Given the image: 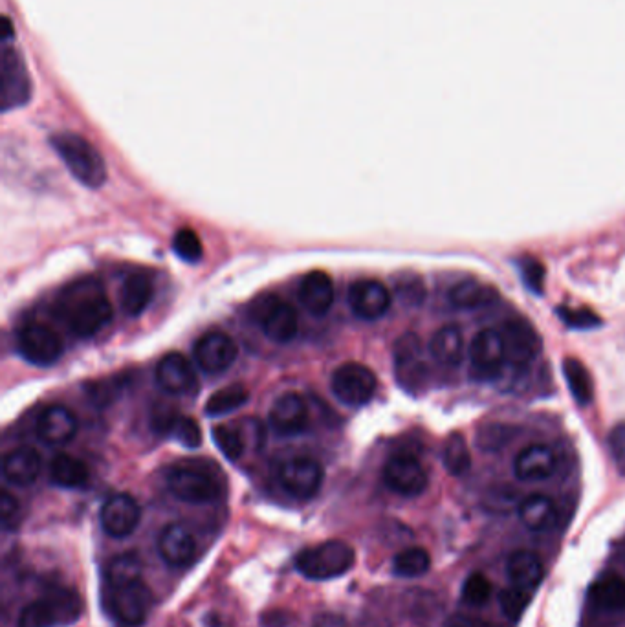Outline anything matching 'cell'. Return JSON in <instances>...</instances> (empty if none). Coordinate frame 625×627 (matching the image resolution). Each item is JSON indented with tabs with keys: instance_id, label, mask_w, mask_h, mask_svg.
Masks as SVG:
<instances>
[{
	"instance_id": "d6a6232c",
	"label": "cell",
	"mask_w": 625,
	"mask_h": 627,
	"mask_svg": "<svg viewBox=\"0 0 625 627\" xmlns=\"http://www.w3.org/2000/svg\"><path fill=\"white\" fill-rule=\"evenodd\" d=\"M87 464L72 455L61 453L50 464V479L61 488H81L88 483Z\"/></svg>"
},
{
	"instance_id": "cb8c5ba5",
	"label": "cell",
	"mask_w": 625,
	"mask_h": 627,
	"mask_svg": "<svg viewBox=\"0 0 625 627\" xmlns=\"http://www.w3.org/2000/svg\"><path fill=\"white\" fill-rule=\"evenodd\" d=\"M506 574L510 585H514L521 591L534 594L539 587V583L543 582V563L539 560L538 554L530 552V550H516L510 554V558L506 561Z\"/></svg>"
},
{
	"instance_id": "4fadbf2b",
	"label": "cell",
	"mask_w": 625,
	"mask_h": 627,
	"mask_svg": "<svg viewBox=\"0 0 625 627\" xmlns=\"http://www.w3.org/2000/svg\"><path fill=\"white\" fill-rule=\"evenodd\" d=\"M472 371L481 380L497 378L506 362L505 341L501 330L483 329L477 332L470 345Z\"/></svg>"
},
{
	"instance_id": "e0dca14e",
	"label": "cell",
	"mask_w": 625,
	"mask_h": 627,
	"mask_svg": "<svg viewBox=\"0 0 625 627\" xmlns=\"http://www.w3.org/2000/svg\"><path fill=\"white\" fill-rule=\"evenodd\" d=\"M237 343L231 336L220 330L204 334L195 345V360L206 373H222L230 369L237 360Z\"/></svg>"
},
{
	"instance_id": "277c9868",
	"label": "cell",
	"mask_w": 625,
	"mask_h": 627,
	"mask_svg": "<svg viewBox=\"0 0 625 627\" xmlns=\"http://www.w3.org/2000/svg\"><path fill=\"white\" fill-rule=\"evenodd\" d=\"M0 70H2V85H0L2 110L10 112V110L21 109L24 105H28L33 96L32 76L19 46L10 37L2 39Z\"/></svg>"
},
{
	"instance_id": "2e32d148",
	"label": "cell",
	"mask_w": 625,
	"mask_h": 627,
	"mask_svg": "<svg viewBox=\"0 0 625 627\" xmlns=\"http://www.w3.org/2000/svg\"><path fill=\"white\" fill-rule=\"evenodd\" d=\"M101 527L110 538H127L140 525L142 508L138 501L129 494H116L101 506Z\"/></svg>"
},
{
	"instance_id": "7dc6e473",
	"label": "cell",
	"mask_w": 625,
	"mask_h": 627,
	"mask_svg": "<svg viewBox=\"0 0 625 627\" xmlns=\"http://www.w3.org/2000/svg\"><path fill=\"white\" fill-rule=\"evenodd\" d=\"M153 429L156 433H173V429H175L176 422L180 420V417L176 415L175 409L173 407L167 406H158L154 409L153 413Z\"/></svg>"
},
{
	"instance_id": "f546056e",
	"label": "cell",
	"mask_w": 625,
	"mask_h": 627,
	"mask_svg": "<svg viewBox=\"0 0 625 627\" xmlns=\"http://www.w3.org/2000/svg\"><path fill=\"white\" fill-rule=\"evenodd\" d=\"M589 602L605 613L625 609V580L618 574H604L589 587Z\"/></svg>"
},
{
	"instance_id": "836d02e7",
	"label": "cell",
	"mask_w": 625,
	"mask_h": 627,
	"mask_svg": "<svg viewBox=\"0 0 625 627\" xmlns=\"http://www.w3.org/2000/svg\"><path fill=\"white\" fill-rule=\"evenodd\" d=\"M563 374L569 384L574 400L580 406H589L593 402L594 389L593 378L587 371V367L574 356H569L563 360Z\"/></svg>"
},
{
	"instance_id": "44dd1931",
	"label": "cell",
	"mask_w": 625,
	"mask_h": 627,
	"mask_svg": "<svg viewBox=\"0 0 625 627\" xmlns=\"http://www.w3.org/2000/svg\"><path fill=\"white\" fill-rule=\"evenodd\" d=\"M307 404L297 393L279 396L270 409V426L283 437H292L307 428Z\"/></svg>"
},
{
	"instance_id": "74e56055",
	"label": "cell",
	"mask_w": 625,
	"mask_h": 627,
	"mask_svg": "<svg viewBox=\"0 0 625 627\" xmlns=\"http://www.w3.org/2000/svg\"><path fill=\"white\" fill-rule=\"evenodd\" d=\"M213 440L217 444L224 457L230 461H239L246 448V440L241 429L231 426V424H220L213 428Z\"/></svg>"
},
{
	"instance_id": "f6af8a7d",
	"label": "cell",
	"mask_w": 625,
	"mask_h": 627,
	"mask_svg": "<svg viewBox=\"0 0 625 627\" xmlns=\"http://www.w3.org/2000/svg\"><path fill=\"white\" fill-rule=\"evenodd\" d=\"M396 290H398V296L402 297V301L407 305H420L426 296L422 281L415 275H406L404 281L396 285Z\"/></svg>"
},
{
	"instance_id": "52a82bcc",
	"label": "cell",
	"mask_w": 625,
	"mask_h": 627,
	"mask_svg": "<svg viewBox=\"0 0 625 627\" xmlns=\"http://www.w3.org/2000/svg\"><path fill=\"white\" fill-rule=\"evenodd\" d=\"M376 387V374L363 363H343L332 374V393L345 406H365L376 393Z\"/></svg>"
},
{
	"instance_id": "b9f144b4",
	"label": "cell",
	"mask_w": 625,
	"mask_h": 627,
	"mask_svg": "<svg viewBox=\"0 0 625 627\" xmlns=\"http://www.w3.org/2000/svg\"><path fill=\"white\" fill-rule=\"evenodd\" d=\"M173 437L184 448H198L202 444V431L195 418L180 417L173 429Z\"/></svg>"
},
{
	"instance_id": "ac0fdd59",
	"label": "cell",
	"mask_w": 625,
	"mask_h": 627,
	"mask_svg": "<svg viewBox=\"0 0 625 627\" xmlns=\"http://www.w3.org/2000/svg\"><path fill=\"white\" fill-rule=\"evenodd\" d=\"M391 292L376 279H360L349 290V305L360 319L374 321L385 316L391 307Z\"/></svg>"
},
{
	"instance_id": "ab89813d",
	"label": "cell",
	"mask_w": 625,
	"mask_h": 627,
	"mask_svg": "<svg viewBox=\"0 0 625 627\" xmlns=\"http://www.w3.org/2000/svg\"><path fill=\"white\" fill-rule=\"evenodd\" d=\"M173 250L186 263H198L204 257V246L200 237L189 228H182L173 239Z\"/></svg>"
},
{
	"instance_id": "681fc988",
	"label": "cell",
	"mask_w": 625,
	"mask_h": 627,
	"mask_svg": "<svg viewBox=\"0 0 625 627\" xmlns=\"http://www.w3.org/2000/svg\"><path fill=\"white\" fill-rule=\"evenodd\" d=\"M506 429L501 426H490L488 429H484L483 435H481V448L483 450H499L506 442Z\"/></svg>"
},
{
	"instance_id": "30bf717a",
	"label": "cell",
	"mask_w": 625,
	"mask_h": 627,
	"mask_svg": "<svg viewBox=\"0 0 625 627\" xmlns=\"http://www.w3.org/2000/svg\"><path fill=\"white\" fill-rule=\"evenodd\" d=\"M395 374L398 384L415 393L426 384L428 365L424 360V347L417 334L407 332L395 343Z\"/></svg>"
},
{
	"instance_id": "6da1fadb",
	"label": "cell",
	"mask_w": 625,
	"mask_h": 627,
	"mask_svg": "<svg viewBox=\"0 0 625 627\" xmlns=\"http://www.w3.org/2000/svg\"><path fill=\"white\" fill-rule=\"evenodd\" d=\"M59 316L68 329L79 338H90L98 334L110 319L112 305L98 281L85 279L63 290L57 301Z\"/></svg>"
},
{
	"instance_id": "f5cc1de1",
	"label": "cell",
	"mask_w": 625,
	"mask_h": 627,
	"mask_svg": "<svg viewBox=\"0 0 625 627\" xmlns=\"http://www.w3.org/2000/svg\"><path fill=\"white\" fill-rule=\"evenodd\" d=\"M622 561H624V567H625V552H624V556H622Z\"/></svg>"
},
{
	"instance_id": "c3c4849f",
	"label": "cell",
	"mask_w": 625,
	"mask_h": 627,
	"mask_svg": "<svg viewBox=\"0 0 625 627\" xmlns=\"http://www.w3.org/2000/svg\"><path fill=\"white\" fill-rule=\"evenodd\" d=\"M521 270H523V279L534 292H541L543 288V281H545V268L543 264L536 261V259H525L521 264Z\"/></svg>"
},
{
	"instance_id": "484cf974",
	"label": "cell",
	"mask_w": 625,
	"mask_h": 627,
	"mask_svg": "<svg viewBox=\"0 0 625 627\" xmlns=\"http://www.w3.org/2000/svg\"><path fill=\"white\" fill-rule=\"evenodd\" d=\"M41 455L33 448H17L10 451L2 461L4 479L13 486H30L41 475Z\"/></svg>"
},
{
	"instance_id": "603a6c76",
	"label": "cell",
	"mask_w": 625,
	"mask_h": 627,
	"mask_svg": "<svg viewBox=\"0 0 625 627\" xmlns=\"http://www.w3.org/2000/svg\"><path fill=\"white\" fill-rule=\"evenodd\" d=\"M76 433L77 418L68 407L48 406L37 418V437L50 446L70 442Z\"/></svg>"
},
{
	"instance_id": "4316f807",
	"label": "cell",
	"mask_w": 625,
	"mask_h": 627,
	"mask_svg": "<svg viewBox=\"0 0 625 627\" xmlns=\"http://www.w3.org/2000/svg\"><path fill=\"white\" fill-rule=\"evenodd\" d=\"M521 523L532 532H547L558 521V508L547 495H528L517 508Z\"/></svg>"
},
{
	"instance_id": "7bdbcfd3",
	"label": "cell",
	"mask_w": 625,
	"mask_h": 627,
	"mask_svg": "<svg viewBox=\"0 0 625 627\" xmlns=\"http://www.w3.org/2000/svg\"><path fill=\"white\" fill-rule=\"evenodd\" d=\"M558 316L574 329H591V327H596L602 323L600 318L591 310H574V308L561 307L558 308Z\"/></svg>"
},
{
	"instance_id": "f1b7e54d",
	"label": "cell",
	"mask_w": 625,
	"mask_h": 627,
	"mask_svg": "<svg viewBox=\"0 0 625 627\" xmlns=\"http://www.w3.org/2000/svg\"><path fill=\"white\" fill-rule=\"evenodd\" d=\"M154 296L153 281L149 275L134 272L125 277L121 285V308L127 316L138 318L151 305Z\"/></svg>"
},
{
	"instance_id": "60d3db41",
	"label": "cell",
	"mask_w": 625,
	"mask_h": 627,
	"mask_svg": "<svg viewBox=\"0 0 625 627\" xmlns=\"http://www.w3.org/2000/svg\"><path fill=\"white\" fill-rule=\"evenodd\" d=\"M532 600V594L527 591H521L514 585L506 587L501 593H499V605H501V611L506 618L517 622L523 613L527 611L528 604Z\"/></svg>"
},
{
	"instance_id": "1f68e13d",
	"label": "cell",
	"mask_w": 625,
	"mask_h": 627,
	"mask_svg": "<svg viewBox=\"0 0 625 627\" xmlns=\"http://www.w3.org/2000/svg\"><path fill=\"white\" fill-rule=\"evenodd\" d=\"M105 580L110 589H120L125 585L143 580V561L138 552H123L109 561Z\"/></svg>"
},
{
	"instance_id": "4dcf8cb0",
	"label": "cell",
	"mask_w": 625,
	"mask_h": 627,
	"mask_svg": "<svg viewBox=\"0 0 625 627\" xmlns=\"http://www.w3.org/2000/svg\"><path fill=\"white\" fill-rule=\"evenodd\" d=\"M450 303L459 310H475V308L488 307L497 301V290L494 286L483 285L479 281L466 279L450 290Z\"/></svg>"
},
{
	"instance_id": "ee69618b",
	"label": "cell",
	"mask_w": 625,
	"mask_h": 627,
	"mask_svg": "<svg viewBox=\"0 0 625 627\" xmlns=\"http://www.w3.org/2000/svg\"><path fill=\"white\" fill-rule=\"evenodd\" d=\"M609 451L615 461L616 470L625 475V422L616 424L609 433Z\"/></svg>"
},
{
	"instance_id": "d4e9b609",
	"label": "cell",
	"mask_w": 625,
	"mask_h": 627,
	"mask_svg": "<svg viewBox=\"0 0 625 627\" xmlns=\"http://www.w3.org/2000/svg\"><path fill=\"white\" fill-rule=\"evenodd\" d=\"M299 299L312 316H325L334 303V283L327 272L314 270L303 277Z\"/></svg>"
},
{
	"instance_id": "7c38bea8",
	"label": "cell",
	"mask_w": 625,
	"mask_h": 627,
	"mask_svg": "<svg viewBox=\"0 0 625 627\" xmlns=\"http://www.w3.org/2000/svg\"><path fill=\"white\" fill-rule=\"evenodd\" d=\"M17 349L22 358L33 365H52L63 354V341L43 323H30L19 330Z\"/></svg>"
},
{
	"instance_id": "d590c367",
	"label": "cell",
	"mask_w": 625,
	"mask_h": 627,
	"mask_svg": "<svg viewBox=\"0 0 625 627\" xmlns=\"http://www.w3.org/2000/svg\"><path fill=\"white\" fill-rule=\"evenodd\" d=\"M248 398H250V393L244 385H228V387H224V389H220L217 393L209 396L206 413L209 417L228 415L231 411L244 406L248 402Z\"/></svg>"
},
{
	"instance_id": "5bb4252c",
	"label": "cell",
	"mask_w": 625,
	"mask_h": 627,
	"mask_svg": "<svg viewBox=\"0 0 625 627\" xmlns=\"http://www.w3.org/2000/svg\"><path fill=\"white\" fill-rule=\"evenodd\" d=\"M110 604H112V613L120 620L123 626L138 627L142 626L147 620L151 604H153V593L151 589L140 582L125 585L120 589H110Z\"/></svg>"
},
{
	"instance_id": "bcb514c9",
	"label": "cell",
	"mask_w": 625,
	"mask_h": 627,
	"mask_svg": "<svg viewBox=\"0 0 625 627\" xmlns=\"http://www.w3.org/2000/svg\"><path fill=\"white\" fill-rule=\"evenodd\" d=\"M19 517H21L19 501L10 492H2V497H0V521H2V527L6 528V530L15 528Z\"/></svg>"
},
{
	"instance_id": "8d00e7d4",
	"label": "cell",
	"mask_w": 625,
	"mask_h": 627,
	"mask_svg": "<svg viewBox=\"0 0 625 627\" xmlns=\"http://www.w3.org/2000/svg\"><path fill=\"white\" fill-rule=\"evenodd\" d=\"M431 567V556L422 547H409L398 552L393 560V572L400 578H418L424 576Z\"/></svg>"
},
{
	"instance_id": "83f0119b",
	"label": "cell",
	"mask_w": 625,
	"mask_h": 627,
	"mask_svg": "<svg viewBox=\"0 0 625 627\" xmlns=\"http://www.w3.org/2000/svg\"><path fill=\"white\" fill-rule=\"evenodd\" d=\"M433 358L444 367H459L464 358V334L461 327L450 323L440 327L429 343Z\"/></svg>"
},
{
	"instance_id": "816d5d0a",
	"label": "cell",
	"mask_w": 625,
	"mask_h": 627,
	"mask_svg": "<svg viewBox=\"0 0 625 627\" xmlns=\"http://www.w3.org/2000/svg\"><path fill=\"white\" fill-rule=\"evenodd\" d=\"M451 627H455V626H451ZM457 627H488V626H483V624H479V622L475 624V622H470V620H461V622H459V626Z\"/></svg>"
},
{
	"instance_id": "d6986e66",
	"label": "cell",
	"mask_w": 625,
	"mask_h": 627,
	"mask_svg": "<svg viewBox=\"0 0 625 627\" xmlns=\"http://www.w3.org/2000/svg\"><path fill=\"white\" fill-rule=\"evenodd\" d=\"M158 552L169 567L184 569L197 556V541L189 528L180 523H171L162 530L158 538Z\"/></svg>"
},
{
	"instance_id": "e575fe53",
	"label": "cell",
	"mask_w": 625,
	"mask_h": 627,
	"mask_svg": "<svg viewBox=\"0 0 625 627\" xmlns=\"http://www.w3.org/2000/svg\"><path fill=\"white\" fill-rule=\"evenodd\" d=\"M442 459H444L446 470L453 477H462V475L470 472V468H472V453H470L468 442H466V437L462 433H459V431L451 433L448 440H446Z\"/></svg>"
},
{
	"instance_id": "f35d334b",
	"label": "cell",
	"mask_w": 625,
	"mask_h": 627,
	"mask_svg": "<svg viewBox=\"0 0 625 627\" xmlns=\"http://www.w3.org/2000/svg\"><path fill=\"white\" fill-rule=\"evenodd\" d=\"M492 596V582L481 574V572H473L466 582L462 585V600L464 604L472 605V607H481L486 604Z\"/></svg>"
},
{
	"instance_id": "ba28073f",
	"label": "cell",
	"mask_w": 625,
	"mask_h": 627,
	"mask_svg": "<svg viewBox=\"0 0 625 627\" xmlns=\"http://www.w3.org/2000/svg\"><path fill=\"white\" fill-rule=\"evenodd\" d=\"M252 318L259 323L266 338L275 343H288L297 334L296 310L272 294L259 297L253 303Z\"/></svg>"
},
{
	"instance_id": "7a4b0ae2",
	"label": "cell",
	"mask_w": 625,
	"mask_h": 627,
	"mask_svg": "<svg viewBox=\"0 0 625 627\" xmlns=\"http://www.w3.org/2000/svg\"><path fill=\"white\" fill-rule=\"evenodd\" d=\"M50 143L79 184L96 189L107 182L105 160L83 136L76 132H59L52 136Z\"/></svg>"
},
{
	"instance_id": "8992f818",
	"label": "cell",
	"mask_w": 625,
	"mask_h": 627,
	"mask_svg": "<svg viewBox=\"0 0 625 627\" xmlns=\"http://www.w3.org/2000/svg\"><path fill=\"white\" fill-rule=\"evenodd\" d=\"M167 488L176 499L191 505H206L217 501L220 495L219 481L197 466H175L167 472Z\"/></svg>"
},
{
	"instance_id": "f907efd6",
	"label": "cell",
	"mask_w": 625,
	"mask_h": 627,
	"mask_svg": "<svg viewBox=\"0 0 625 627\" xmlns=\"http://www.w3.org/2000/svg\"><path fill=\"white\" fill-rule=\"evenodd\" d=\"M312 627H349L347 626V620L340 615H319Z\"/></svg>"
},
{
	"instance_id": "9a60e30c",
	"label": "cell",
	"mask_w": 625,
	"mask_h": 627,
	"mask_svg": "<svg viewBox=\"0 0 625 627\" xmlns=\"http://www.w3.org/2000/svg\"><path fill=\"white\" fill-rule=\"evenodd\" d=\"M501 336L505 341L506 360L519 367L534 362L543 349L538 330L527 319H508L501 329Z\"/></svg>"
},
{
	"instance_id": "ffe728a7",
	"label": "cell",
	"mask_w": 625,
	"mask_h": 627,
	"mask_svg": "<svg viewBox=\"0 0 625 627\" xmlns=\"http://www.w3.org/2000/svg\"><path fill=\"white\" fill-rule=\"evenodd\" d=\"M558 457L556 451L547 444H530L525 450L519 451L514 461V473L519 481L536 483L545 481L556 472Z\"/></svg>"
},
{
	"instance_id": "3957f363",
	"label": "cell",
	"mask_w": 625,
	"mask_h": 627,
	"mask_svg": "<svg viewBox=\"0 0 625 627\" xmlns=\"http://www.w3.org/2000/svg\"><path fill=\"white\" fill-rule=\"evenodd\" d=\"M354 561L356 554L349 543L341 539H330L301 550L297 554L296 567L308 580L325 582L351 571Z\"/></svg>"
},
{
	"instance_id": "8fae6325",
	"label": "cell",
	"mask_w": 625,
	"mask_h": 627,
	"mask_svg": "<svg viewBox=\"0 0 625 627\" xmlns=\"http://www.w3.org/2000/svg\"><path fill=\"white\" fill-rule=\"evenodd\" d=\"M279 484L296 499H312L323 484V468L310 457H292L279 466Z\"/></svg>"
},
{
	"instance_id": "5b68a950",
	"label": "cell",
	"mask_w": 625,
	"mask_h": 627,
	"mask_svg": "<svg viewBox=\"0 0 625 627\" xmlns=\"http://www.w3.org/2000/svg\"><path fill=\"white\" fill-rule=\"evenodd\" d=\"M81 600L72 591H52L26 605L19 615L17 627H57L76 622L81 615Z\"/></svg>"
},
{
	"instance_id": "9c48e42d",
	"label": "cell",
	"mask_w": 625,
	"mask_h": 627,
	"mask_svg": "<svg viewBox=\"0 0 625 627\" xmlns=\"http://www.w3.org/2000/svg\"><path fill=\"white\" fill-rule=\"evenodd\" d=\"M384 483L402 497H418L428 488V472L411 453H396L384 466Z\"/></svg>"
},
{
	"instance_id": "7402d4cb",
	"label": "cell",
	"mask_w": 625,
	"mask_h": 627,
	"mask_svg": "<svg viewBox=\"0 0 625 627\" xmlns=\"http://www.w3.org/2000/svg\"><path fill=\"white\" fill-rule=\"evenodd\" d=\"M156 382L169 395H184L197 384V376L180 352H169L156 367Z\"/></svg>"
}]
</instances>
